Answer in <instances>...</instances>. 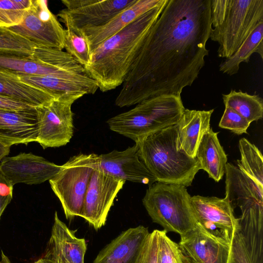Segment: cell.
<instances>
[{"mask_svg": "<svg viewBox=\"0 0 263 263\" xmlns=\"http://www.w3.org/2000/svg\"><path fill=\"white\" fill-rule=\"evenodd\" d=\"M166 234L164 230H158V263H189L178 243Z\"/></svg>", "mask_w": 263, "mask_h": 263, "instance_id": "4dcf8cb0", "label": "cell"}, {"mask_svg": "<svg viewBox=\"0 0 263 263\" xmlns=\"http://www.w3.org/2000/svg\"><path fill=\"white\" fill-rule=\"evenodd\" d=\"M177 125L151 134L136 143L140 156L157 182L191 185L200 170L196 158L177 148Z\"/></svg>", "mask_w": 263, "mask_h": 263, "instance_id": "3957f363", "label": "cell"}, {"mask_svg": "<svg viewBox=\"0 0 263 263\" xmlns=\"http://www.w3.org/2000/svg\"><path fill=\"white\" fill-rule=\"evenodd\" d=\"M231 244L214 239L196 224L178 243L189 263H229Z\"/></svg>", "mask_w": 263, "mask_h": 263, "instance_id": "9a60e30c", "label": "cell"}, {"mask_svg": "<svg viewBox=\"0 0 263 263\" xmlns=\"http://www.w3.org/2000/svg\"><path fill=\"white\" fill-rule=\"evenodd\" d=\"M136 0H62L66 13L82 29L102 25L135 2Z\"/></svg>", "mask_w": 263, "mask_h": 263, "instance_id": "4fadbf2b", "label": "cell"}, {"mask_svg": "<svg viewBox=\"0 0 263 263\" xmlns=\"http://www.w3.org/2000/svg\"><path fill=\"white\" fill-rule=\"evenodd\" d=\"M32 0H0V27H11L20 24Z\"/></svg>", "mask_w": 263, "mask_h": 263, "instance_id": "f546056e", "label": "cell"}, {"mask_svg": "<svg viewBox=\"0 0 263 263\" xmlns=\"http://www.w3.org/2000/svg\"><path fill=\"white\" fill-rule=\"evenodd\" d=\"M23 82L42 89L57 98H81L86 95H93L98 89L97 82L88 74L70 77L19 74Z\"/></svg>", "mask_w": 263, "mask_h": 263, "instance_id": "e0dca14e", "label": "cell"}, {"mask_svg": "<svg viewBox=\"0 0 263 263\" xmlns=\"http://www.w3.org/2000/svg\"><path fill=\"white\" fill-rule=\"evenodd\" d=\"M61 168V165L31 153L6 157L0 163V170L13 185L42 183L53 178Z\"/></svg>", "mask_w": 263, "mask_h": 263, "instance_id": "7c38bea8", "label": "cell"}, {"mask_svg": "<svg viewBox=\"0 0 263 263\" xmlns=\"http://www.w3.org/2000/svg\"><path fill=\"white\" fill-rule=\"evenodd\" d=\"M13 186L0 170V198L7 205L12 199Z\"/></svg>", "mask_w": 263, "mask_h": 263, "instance_id": "d590c367", "label": "cell"}, {"mask_svg": "<svg viewBox=\"0 0 263 263\" xmlns=\"http://www.w3.org/2000/svg\"><path fill=\"white\" fill-rule=\"evenodd\" d=\"M0 95L35 108L57 99L46 91L21 80L17 73L0 69Z\"/></svg>", "mask_w": 263, "mask_h": 263, "instance_id": "7402d4cb", "label": "cell"}, {"mask_svg": "<svg viewBox=\"0 0 263 263\" xmlns=\"http://www.w3.org/2000/svg\"><path fill=\"white\" fill-rule=\"evenodd\" d=\"M7 205L2 201L0 198V218Z\"/></svg>", "mask_w": 263, "mask_h": 263, "instance_id": "f35d334b", "label": "cell"}, {"mask_svg": "<svg viewBox=\"0 0 263 263\" xmlns=\"http://www.w3.org/2000/svg\"><path fill=\"white\" fill-rule=\"evenodd\" d=\"M167 1L141 15L90 53V62L84 68L100 91L107 92L123 84L147 33Z\"/></svg>", "mask_w": 263, "mask_h": 263, "instance_id": "7a4b0ae2", "label": "cell"}, {"mask_svg": "<svg viewBox=\"0 0 263 263\" xmlns=\"http://www.w3.org/2000/svg\"><path fill=\"white\" fill-rule=\"evenodd\" d=\"M35 108L22 111L0 109V140L12 145L36 142Z\"/></svg>", "mask_w": 263, "mask_h": 263, "instance_id": "ffe728a7", "label": "cell"}, {"mask_svg": "<svg viewBox=\"0 0 263 263\" xmlns=\"http://www.w3.org/2000/svg\"><path fill=\"white\" fill-rule=\"evenodd\" d=\"M77 99L60 97L35 108L38 142L43 149L66 145L73 136V103Z\"/></svg>", "mask_w": 263, "mask_h": 263, "instance_id": "9c48e42d", "label": "cell"}, {"mask_svg": "<svg viewBox=\"0 0 263 263\" xmlns=\"http://www.w3.org/2000/svg\"><path fill=\"white\" fill-rule=\"evenodd\" d=\"M64 29V49L79 64L84 67L90 61V52L86 39L82 30L76 27L68 15L61 10L57 14Z\"/></svg>", "mask_w": 263, "mask_h": 263, "instance_id": "484cf974", "label": "cell"}, {"mask_svg": "<svg viewBox=\"0 0 263 263\" xmlns=\"http://www.w3.org/2000/svg\"><path fill=\"white\" fill-rule=\"evenodd\" d=\"M9 28L35 47L64 48V29L49 9L47 1L32 0L22 22Z\"/></svg>", "mask_w": 263, "mask_h": 263, "instance_id": "30bf717a", "label": "cell"}, {"mask_svg": "<svg viewBox=\"0 0 263 263\" xmlns=\"http://www.w3.org/2000/svg\"><path fill=\"white\" fill-rule=\"evenodd\" d=\"M76 231L61 221L55 212L43 258L54 263H84L87 243L84 238L75 235Z\"/></svg>", "mask_w": 263, "mask_h": 263, "instance_id": "2e32d148", "label": "cell"}, {"mask_svg": "<svg viewBox=\"0 0 263 263\" xmlns=\"http://www.w3.org/2000/svg\"><path fill=\"white\" fill-rule=\"evenodd\" d=\"M35 47L9 28L0 27V54L32 57Z\"/></svg>", "mask_w": 263, "mask_h": 263, "instance_id": "f1b7e54d", "label": "cell"}, {"mask_svg": "<svg viewBox=\"0 0 263 263\" xmlns=\"http://www.w3.org/2000/svg\"><path fill=\"white\" fill-rule=\"evenodd\" d=\"M33 263H54L53 262L50 261L49 259H47L45 258H41L34 262Z\"/></svg>", "mask_w": 263, "mask_h": 263, "instance_id": "ab89813d", "label": "cell"}, {"mask_svg": "<svg viewBox=\"0 0 263 263\" xmlns=\"http://www.w3.org/2000/svg\"><path fill=\"white\" fill-rule=\"evenodd\" d=\"M214 109H185L177 125V148L195 158L197 148L204 134L210 129Z\"/></svg>", "mask_w": 263, "mask_h": 263, "instance_id": "44dd1931", "label": "cell"}, {"mask_svg": "<svg viewBox=\"0 0 263 263\" xmlns=\"http://www.w3.org/2000/svg\"><path fill=\"white\" fill-rule=\"evenodd\" d=\"M210 0H168L147 33L115 103L119 107L160 96L181 97L209 55Z\"/></svg>", "mask_w": 263, "mask_h": 263, "instance_id": "6da1fadb", "label": "cell"}, {"mask_svg": "<svg viewBox=\"0 0 263 263\" xmlns=\"http://www.w3.org/2000/svg\"><path fill=\"white\" fill-rule=\"evenodd\" d=\"M158 230H154L148 235L137 263H158Z\"/></svg>", "mask_w": 263, "mask_h": 263, "instance_id": "d6a6232c", "label": "cell"}, {"mask_svg": "<svg viewBox=\"0 0 263 263\" xmlns=\"http://www.w3.org/2000/svg\"><path fill=\"white\" fill-rule=\"evenodd\" d=\"M98 160V155L93 153L74 155L61 165L59 172L49 180L66 219L81 216L87 186Z\"/></svg>", "mask_w": 263, "mask_h": 263, "instance_id": "52a82bcc", "label": "cell"}, {"mask_svg": "<svg viewBox=\"0 0 263 263\" xmlns=\"http://www.w3.org/2000/svg\"><path fill=\"white\" fill-rule=\"evenodd\" d=\"M240 159L238 168L258 185L263 187V158L260 150L246 138L239 141Z\"/></svg>", "mask_w": 263, "mask_h": 263, "instance_id": "83f0119b", "label": "cell"}, {"mask_svg": "<svg viewBox=\"0 0 263 263\" xmlns=\"http://www.w3.org/2000/svg\"><path fill=\"white\" fill-rule=\"evenodd\" d=\"M164 0H136L105 24L82 29L90 53L100 44L118 33L137 18L161 4Z\"/></svg>", "mask_w": 263, "mask_h": 263, "instance_id": "d6986e66", "label": "cell"}, {"mask_svg": "<svg viewBox=\"0 0 263 263\" xmlns=\"http://www.w3.org/2000/svg\"><path fill=\"white\" fill-rule=\"evenodd\" d=\"M250 124V123L239 114L232 108L225 106L219 126L230 130L236 134L241 135L248 133L247 129Z\"/></svg>", "mask_w": 263, "mask_h": 263, "instance_id": "1f68e13d", "label": "cell"}, {"mask_svg": "<svg viewBox=\"0 0 263 263\" xmlns=\"http://www.w3.org/2000/svg\"><path fill=\"white\" fill-rule=\"evenodd\" d=\"M11 146L10 144L0 140V162L9 155Z\"/></svg>", "mask_w": 263, "mask_h": 263, "instance_id": "8d00e7d4", "label": "cell"}, {"mask_svg": "<svg viewBox=\"0 0 263 263\" xmlns=\"http://www.w3.org/2000/svg\"><path fill=\"white\" fill-rule=\"evenodd\" d=\"M229 263H253L247 251L239 231L235 233L232 242Z\"/></svg>", "mask_w": 263, "mask_h": 263, "instance_id": "836d02e7", "label": "cell"}, {"mask_svg": "<svg viewBox=\"0 0 263 263\" xmlns=\"http://www.w3.org/2000/svg\"><path fill=\"white\" fill-rule=\"evenodd\" d=\"M0 263H12L9 257L5 255L3 251H1Z\"/></svg>", "mask_w": 263, "mask_h": 263, "instance_id": "74e56055", "label": "cell"}, {"mask_svg": "<svg viewBox=\"0 0 263 263\" xmlns=\"http://www.w3.org/2000/svg\"><path fill=\"white\" fill-rule=\"evenodd\" d=\"M263 22L259 23L237 50L219 65V70L232 76L237 73L242 62L248 63L251 55L258 53L263 59Z\"/></svg>", "mask_w": 263, "mask_h": 263, "instance_id": "d4e9b609", "label": "cell"}, {"mask_svg": "<svg viewBox=\"0 0 263 263\" xmlns=\"http://www.w3.org/2000/svg\"><path fill=\"white\" fill-rule=\"evenodd\" d=\"M125 182L103 172L98 165L91 176L80 217L96 230L101 228L105 224L115 198Z\"/></svg>", "mask_w": 263, "mask_h": 263, "instance_id": "8fae6325", "label": "cell"}, {"mask_svg": "<svg viewBox=\"0 0 263 263\" xmlns=\"http://www.w3.org/2000/svg\"><path fill=\"white\" fill-rule=\"evenodd\" d=\"M35 108L23 102L0 95V109L11 111H22Z\"/></svg>", "mask_w": 263, "mask_h": 263, "instance_id": "e575fe53", "label": "cell"}, {"mask_svg": "<svg viewBox=\"0 0 263 263\" xmlns=\"http://www.w3.org/2000/svg\"><path fill=\"white\" fill-rule=\"evenodd\" d=\"M149 233L143 226L128 229L103 248L93 263H137Z\"/></svg>", "mask_w": 263, "mask_h": 263, "instance_id": "ac0fdd59", "label": "cell"}, {"mask_svg": "<svg viewBox=\"0 0 263 263\" xmlns=\"http://www.w3.org/2000/svg\"><path fill=\"white\" fill-rule=\"evenodd\" d=\"M98 157L99 168L110 176L148 186L156 182L141 159L136 143L124 151L114 150Z\"/></svg>", "mask_w": 263, "mask_h": 263, "instance_id": "5bb4252c", "label": "cell"}, {"mask_svg": "<svg viewBox=\"0 0 263 263\" xmlns=\"http://www.w3.org/2000/svg\"><path fill=\"white\" fill-rule=\"evenodd\" d=\"M222 99L225 106L235 110L250 123L262 118L263 100L258 95L231 90L229 93L223 94Z\"/></svg>", "mask_w": 263, "mask_h": 263, "instance_id": "4316f807", "label": "cell"}, {"mask_svg": "<svg viewBox=\"0 0 263 263\" xmlns=\"http://www.w3.org/2000/svg\"><path fill=\"white\" fill-rule=\"evenodd\" d=\"M0 69L19 74L70 77L63 70L44 64L32 57L0 54ZM79 76V75H77Z\"/></svg>", "mask_w": 263, "mask_h": 263, "instance_id": "cb8c5ba5", "label": "cell"}, {"mask_svg": "<svg viewBox=\"0 0 263 263\" xmlns=\"http://www.w3.org/2000/svg\"><path fill=\"white\" fill-rule=\"evenodd\" d=\"M185 109L181 97L157 96L110 118L107 123L111 130L137 142L147 135L176 124Z\"/></svg>", "mask_w": 263, "mask_h": 263, "instance_id": "5b68a950", "label": "cell"}, {"mask_svg": "<svg viewBox=\"0 0 263 263\" xmlns=\"http://www.w3.org/2000/svg\"><path fill=\"white\" fill-rule=\"evenodd\" d=\"M210 39L219 44L220 58L231 57L263 22V0H210Z\"/></svg>", "mask_w": 263, "mask_h": 263, "instance_id": "277c9868", "label": "cell"}, {"mask_svg": "<svg viewBox=\"0 0 263 263\" xmlns=\"http://www.w3.org/2000/svg\"><path fill=\"white\" fill-rule=\"evenodd\" d=\"M190 203L197 225L214 239L232 243L239 226L227 197L196 195Z\"/></svg>", "mask_w": 263, "mask_h": 263, "instance_id": "ba28073f", "label": "cell"}, {"mask_svg": "<svg viewBox=\"0 0 263 263\" xmlns=\"http://www.w3.org/2000/svg\"><path fill=\"white\" fill-rule=\"evenodd\" d=\"M217 135L210 128L203 136L196 155L200 169L206 172L216 182H219L225 174L227 163V156Z\"/></svg>", "mask_w": 263, "mask_h": 263, "instance_id": "603a6c76", "label": "cell"}, {"mask_svg": "<svg viewBox=\"0 0 263 263\" xmlns=\"http://www.w3.org/2000/svg\"><path fill=\"white\" fill-rule=\"evenodd\" d=\"M191 197L184 186L156 181L146 190L142 203L153 222L181 235L196 226Z\"/></svg>", "mask_w": 263, "mask_h": 263, "instance_id": "8992f818", "label": "cell"}]
</instances>
